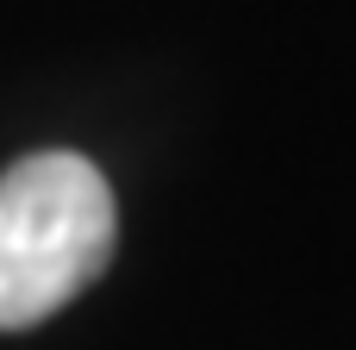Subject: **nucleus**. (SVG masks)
I'll list each match as a JSON object with an SVG mask.
<instances>
[{
	"label": "nucleus",
	"instance_id": "obj_1",
	"mask_svg": "<svg viewBox=\"0 0 356 350\" xmlns=\"http://www.w3.org/2000/svg\"><path fill=\"white\" fill-rule=\"evenodd\" d=\"M113 188L75 150H38L0 175V332L69 307L113 257Z\"/></svg>",
	"mask_w": 356,
	"mask_h": 350
}]
</instances>
